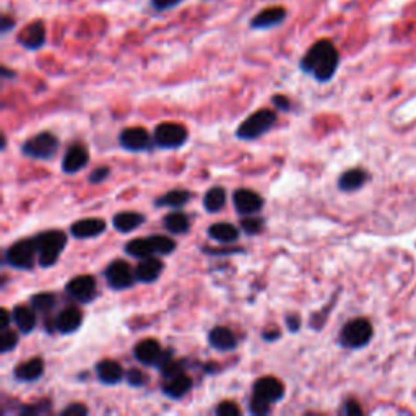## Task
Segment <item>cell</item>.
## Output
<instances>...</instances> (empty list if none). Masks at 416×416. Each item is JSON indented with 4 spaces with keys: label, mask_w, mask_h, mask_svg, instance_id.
<instances>
[{
    "label": "cell",
    "mask_w": 416,
    "mask_h": 416,
    "mask_svg": "<svg viewBox=\"0 0 416 416\" xmlns=\"http://www.w3.org/2000/svg\"><path fill=\"white\" fill-rule=\"evenodd\" d=\"M340 65V54L329 39H320L312 44L304 54L299 67L304 74L311 75L319 83H327L335 77Z\"/></svg>",
    "instance_id": "1"
},
{
    "label": "cell",
    "mask_w": 416,
    "mask_h": 416,
    "mask_svg": "<svg viewBox=\"0 0 416 416\" xmlns=\"http://www.w3.org/2000/svg\"><path fill=\"white\" fill-rule=\"evenodd\" d=\"M36 238L38 244V263L39 267L49 268L56 265L59 261L62 252L65 250L67 245V234L61 230H49L39 232Z\"/></svg>",
    "instance_id": "2"
},
{
    "label": "cell",
    "mask_w": 416,
    "mask_h": 416,
    "mask_svg": "<svg viewBox=\"0 0 416 416\" xmlns=\"http://www.w3.org/2000/svg\"><path fill=\"white\" fill-rule=\"evenodd\" d=\"M38 262V244L36 238L20 239L8 245L3 252V263L15 270L30 272Z\"/></svg>",
    "instance_id": "3"
},
{
    "label": "cell",
    "mask_w": 416,
    "mask_h": 416,
    "mask_svg": "<svg viewBox=\"0 0 416 416\" xmlns=\"http://www.w3.org/2000/svg\"><path fill=\"white\" fill-rule=\"evenodd\" d=\"M373 335V324L364 317H358V319L348 320L343 325L338 335V343L340 347L347 348V350H361V348L369 345Z\"/></svg>",
    "instance_id": "4"
},
{
    "label": "cell",
    "mask_w": 416,
    "mask_h": 416,
    "mask_svg": "<svg viewBox=\"0 0 416 416\" xmlns=\"http://www.w3.org/2000/svg\"><path fill=\"white\" fill-rule=\"evenodd\" d=\"M276 124V113L272 109H259L245 118L236 131V137L244 142H254L272 131Z\"/></svg>",
    "instance_id": "5"
},
{
    "label": "cell",
    "mask_w": 416,
    "mask_h": 416,
    "mask_svg": "<svg viewBox=\"0 0 416 416\" xmlns=\"http://www.w3.org/2000/svg\"><path fill=\"white\" fill-rule=\"evenodd\" d=\"M61 149L59 138L52 132H39L21 143V155L31 160H52Z\"/></svg>",
    "instance_id": "6"
},
{
    "label": "cell",
    "mask_w": 416,
    "mask_h": 416,
    "mask_svg": "<svg viewBox=\"0 0 416 416\" xmlns=\"http://www.w3.org/2000/svg\"><path fill=\"white\" fill-rule=\"evenodd\" d=\"M189 132L182 124L176 122H163L156 125L153 132L155 146L161 150H177L186 145Z\"/></svg>",
    "instance_id": "7"
},
{
    "label": "cell",
    "mask_w": 416,
    "mask_h": 416,
    "mask_svg": "<svg viewBox=\"0 0 416 416\" xmlns=\"http://www.w3.org/2000/svg\"><path fill=\"white\" fill-rule=\"evenodd\" d=\"M102 275H105L107 286L111 289H118V292L132 288L137 283L135 268H132L127 262L120 261V259H116V261L107 263Z\"/></svg>",
    "instance_id": "8"
},
{
    "label": "cell",
    "mask_w": 416,
    "mask_h": 416,
    "mask_svg": "<svg viewBox=\"0 0 416 416\" xmlns=\"http://www.w3.org/2000/svg\"><path fill=\"white\" fill-rule=\"evenodd\" d=\"M65 294L78 304H89L98 296L96 278L91 275H78L65 285Z\"/></svg>",
    "instance_id": "9"
},
{
    "label": "cell",
    "mask_w": 416,
    "mask_h": 416,
    "mask_svg": "<svg viewBox=\"0 0 416 416\" xmlns=\"http://www.w3.org/2000/svg\"><path fill=\"white\" fill-rule=\"evenodd\" d=\"M119 145L131 153H143L153 149L155 140L145 127H127L119 133Z\"/></svg>",
    "instance_id": "10"
},
{
    "label": "cell",
    "mask_w": 416,
    "mask_h": 416,
    "mask_svg": "<svg viewBox=\"0 0 416 416\" xmlns=\"http://www.w3.org/2000/svg\"><path fill=\"white\" fill-rule=\"evenodd\" d=\"M232 205L241 217H249V215H257L262 212L265 200L261 194L250 189H238L232 194Z\"/></svg>",
    "instance_id": "11"
},
{
    "label": "cell",
    "mask_w": 416,
    "mask_h": 416,
    "mask_svg": "<svg viewBox=\"0 0 416 416\" xmlns=\"http://www.w3.org/2000/svg\"><path fill=\"white\" fill-rule=\"evenodd\" d=\"M252 395L261 397L268 404H276V402L285 399V386L274 375H265V377L257 379L254 382Z\"/></svg>",
    "instance_id": "12"
},
{
    "label": "cell",
    "mask_w": 416,
    "mask_h": 416,
    "mask_svg": "<svg viewBox=\"0 0 416 416\" xmlns=\"http://www.w3.org/2000/svg\"><path fill=\"white\" fill-rule=\"evenodd\" d=\"M89 163V153L87 146L75 143L67 149L64 158H62V171L65 174H77L88 166Z\"/></svg>",
    "instance_id": "13"
},
{
    "label": "cell",
    "mask_w": 416,
    "mask_h": 416,
    "mask_svg": "<svg viewBox=\"0 0 416 416\" xmlns=\"http://www.w3.org/2000/svg\"><path fill=\"white\" fill-rule=\"evenodd\" d=\"M17 39L28 51H38L46 43V26H44L43 21L36 20L21 30Z\"/></svg>",
    "instance_id": "14"
},
{
    "label": "cell",
    "mask_w": 416,
    "mask_h": 416,
    "mask_svg": "<svg viewBox=\"0 0 416 416\" xmlns=\"http://www.w3.org/2000/svg\"><path fill=\"white\" fill-rule=\"evenodd\" d=\"M98 381L105 386H118L125 381V371L118 361L114 360H101L95 366Z\"/></svg>",
    "instance_id": "15"
},
{
    "label": "cell",
    "mask_w": 416,
    "mask_h": 416,
    "mask_svg": "<svg viewBox=\"0 0 416 416\" xmlns=\"http://www.w3.org/2000/svg\"><path fill=\"white\" fill-rule=\"evenodd\" d=\"M56 330L62 335L75 333L83 324V312L77 306H69L56 316Z\"/></svg>",
    "instance_id": "16"
},
{
    "label": "cell",
    "mask_w": 416,
    "mask_h": 416,
    "mask_svg": "<svg viewBox=\"0 0 416 416\" xmlns=\"http://www.w3.org/2000/svg\"><path fill=\"white\" fill-rule=\"evenodd\" d=\"M106 231V221L101 218H82L72 223L70 234L75 239H91L101 236Z\"/></svg>",
    "instance_id": "17"
},
{
    "label": "cell",
    "mask_w": 416,
    "mask_h": 416,
    "mask_svg": "<svg viewBox=\"0 0 416 416\" xmlns=\"http://www.w3.org/2000/svg\"><path fill=\"white\" fill-rule=\"evenodd\" d=\"M163 270H164V263L156 256L142 259V261L138 262V265L135 267L137 283H143V285L155 283V281L161 276V274H163Z\"/></svg>",
    "instance_id": "18"
},
{
    "label": "cell",
    "mask_w": 416,
    "mask_h": 416,
    "mask_svg": "<svg viewBox=\"0 0 416 416\" xmlns=\"http://www.w3.org/2000/svg\"><path fill=\"white\" fill-rule=\"evenodd\" d=\"M207 340L210 347L223 353L234 351L238 348V337L231 329L223 327V325H217V327L210 330Z\"/></svg>",
    "instance_id": "19"
},
{
    "label": "cell",
    "mask_w": 416,
    "mask_h": 416,
    "mask_svg": "<svg viewBox=\"0 0 416 416\" xmlns=\"http://www.w3.org/2000/svg\"><path fill=\"white\" fill-rule=\"evenodd\" d=\"M44 371H46V364L43 358H31L13 369V377L18 382H36L43 377Z\"/></svg>",
    "instance_id": "20"
},
{
    "label": "cell",
    "mask_w": 416,
    "mask_h": 416,
    "mask_svg": "<svg viewBox=\"0 0 416 416\" xmlns=\"http://www.w3.org/2000/svg\"><path fill=\"white\" fill-rule=\"evenodd\" d=\"M161 353H163V348L153 338L142 340L133 348V358H135L138 363L143 366H153V368L158 364Z\"/></svg>",
    "instance_id": "21"
},
{
    "label": "cell",
    "mask_w": 416,
    "mask_h": 416,
    "mask_svg": "<svg viewBox=\"0 0 416 416\" xmlns=\"http://www.w3.org/2000/svg\"><path fill=\"white\" fill-rule=\"evenodd\" d=\"M286 17V10L283 7H268L265 10L259 12L250 21V26L254 30H267L274 28L276 25L283 23Z\"/></svg>",
    "instance_id": "22"
},
{
    "label": "cell",
    "mask_w": 416,
    "mask_h": 416,
    "mask_svg": "<svg viewBox=\"0 0 416 416\" xmlns=\"http://www.w3.org/2000/svg\"><path fill=\"white\" fill-rule=\"evenodd\" d=\"M192 386H194V381H192L189 375L181 374L177 375V377L166 379L163 387H161V391H163L164 395L169 397V399L181 400L192 391Z\"/></svg>",
    "instance_id": "23"
},
{
    "label": "cell",
    "mask_w": 416,
    "mask_h": 416,
    "mask_svg": "<svg viewBox=\"0 0 416 416\" xmlns=\"http://www.w3.org/2000/svg\"><path fill=\"white\" fill-rule=\"evenodd\" d=\"M12 319L18 332L23 335H30L38 325V319H36V311L33 307L28 306H15L12 309Z\"/></svg>",
    "instance_id": "24"
},
{
    "label": "cell",
    "mask_w": 416,
    "mask_h": 416,
    "mask_svg": "<svg viewBox=\"0 0 416 416\" xmlns=\"http://www.w3.org/2000/svg\"><path fill=\"white\" fill-rule=\"evenodd\" d=\"M369 174L364 171V169L361 168H353L348 169L342 174V176L338 177V189L342 192H347V194H350V192H356L360 190L361 187H363L366 182H368Z\"/></svg>",
    "instance_id": "25"
},
{
    "label": "cell",
    "mask_w": 416,
    "mask_h": 416,
    "mask_svg": "<svg viewBox=\"0 0 416 416\" xmlns=\"http://www.w3.org/2000/svg\"><path fill=\"white\" fill-rule=\"evenodd\" d=\"M190 199H192V192L184 189H174L166 192V194H163L160 199H156L153 205L156 208L181 210L190 202Z\"/></svg>",
    "instance_id": "26"
},
{
    "label": "cell",
    "mask_w": 416,
    "mask_h": 416,
    "mask_svg": "<svg viewBox=\"0 0 416 416\" xmlns=\"http://www.w3.org/2000/svg\"><path fill=\"white\" fill-rule=\"evenodd\" d=\"M163 226L173 236L187 234L190 230V218L189 215L181 212V210H174V212L164 215Z\"/></svg>",
    "instance_id": "27"
},
{
    "label": "cell",
    "mask_w": 416,
    "mask_h": 416,
    "mask_svg": "<svg viewBox=\"0 0 416 416\" xmlns=\"http://www.w3.org/2000/svg\"><path fill=\"white\" fill-rule=\"evenodd\" d=\"M145 223V215L138 212H119L113 217V226L116 231L127 234L140 228Z\"/></svg>",
    "instance_id": "28"
},
{
    "label": "cell",
    "mask_w": 416,
    "mask_h": 416,
    "mask_svg": "<svg viewBox=\"0 0 416 416\" xmlns=\"http://www.w3.org/2000/svg\"><path fill=\"white\" fill-rule=\"evenodd\" d=\"M207 234L220 244H232L239 239V230L232 223H213L208 226Z\"/></svg>",
    "instance_id": "29"
},
{
    "label": "cell",
    "mask_w": 416,
    "mask_h": 416,
    "mask_svg": "<svg viewBox=\"0 0 416 416\" xmlns=\"http://www.w3.org/2000/svg\"><path fill=\"white\" fill-rule=\"evenodd\" d=\"M226 205V190L223 187H212L204 195V208L208 213L221 212Z\"/></svg>",
    "instance_id": "30"
},
{
    "label": "cell",
    "mask_w": 416,
    "mask_h": 416,
    "mask_svg": "<svg viewBox=\"0 0 416 416\" xmlns=\"http://www.w3.org/2000/svg\"><path fill=\"white\" fill-rule=\"evenodd\" d=\"M56 304H57V296L49 292L36 293L30 298V306L36 311V314H41V316L51 314V311L56 307Z\"/></svg>",
    "instance_id": "31"
},
{
    "label": "cell",
    "mask_w": 416,
    "mask_h": 416,
    "mask_svg": "<svg viewBox=\"0 0 416 416\" xmlns=\"http://www.w3.org/2000/svg\"><path fill=\"white\" fill-rule=\"evenodd\" d=\"M124 250H125V254H127V256H131L133 259H138V261L155 256L153 248H151L149 238H135V239L129 241V243L125 244Z\"/></svg>",
    "instance_id": "32"
},
{
    "label": "cell",
    "mask_w": 416,
    "mask_h": 416,
    "mask_svg": "<svg viewBox=\"0 0 416 416\" xmlns=\"http://www.w3.org/2000/svg\"><path fill=\"white\" fill-rule=\"evenodd\" d=\"M149 239L151 248H153L155 256H169V254H173L174 250H176V241L169 238V236L151 234L149 236Z\"/></svg>",
    "instance_id": "33"
},
{
    "label": "cell",
    "mask_w": 416,
    "mask_h": 416,
    "mask_svg": "<svg viewBox=\"0 0 416 416\" xmlns=\"http://www.w3.org/2000/svg\"><path fill=\"white\" fill-rule=\"evenodd\" d=\"M263 228H265V220L262 217L249 215V217H243V220H241V231L248 236L261 234Z\"/></svg>",
    "instance_id": "34"
},
{
    "label": "cell",
    "mask_w": 416,
    "mask_h": 416,
    "mask_svg": "<svg viewBox=\"0 0 416 416\" xmlns=\"http://www.w3.org/2000/svg\"><path fill=\"white\" fill-rule=\"evenodd\" d=\"M18 342H20V338H18V333L15 330H2V332H0V353L7 355V353L13 351L18 347Z\"/></svg>",
    "instance_id": "35"
},
{
    "label": "cell",
    "mask_w": 416,
    "mask_h": 416,
    "mask_svg": "<svg viewBox=\"0 0 416 416\" xmlns=\"http://www.w3.org/2000/svg\"><path fill=\"white\" fill-rule=\"evenodd\" d=\"M49 411H51V402L41 400V402H36V404L21 406L20 415L21 416H36V415L49 413Z\"/></svg>",
    "instance_id": "36"
},
{
    "label": "cell",
    "mask_w": 416,
    "mask_h": 416,
    "mask_svg": "<svg viewBox=\"0 0 416 416\" xmlns=\"http://www.w3.org/2000/svg\"><path fill=\"white\" fill-rule=\"evenodd\" d=\"M186 369H187L186 361L173 360L171 363L164 366L160 373H161V375H163L164 381H166V379H173V377H177V375H181V374H186Z\"/></svg>",
    "instance_id": "37"
},
{
    "label": "cell",
    "mask_w": 416,
    "mask_h": 416,
    "mask_svg": "<svg viewBox=\"0 0 416 416\" xmlns=\"http://www.w3.org/2000/svg\"><path fill=\"white\" fill-rule=\"evenodd\" d=\"M125 382L133 388H140L143 386H146L149 377H146V374H143V371L137 368H131L129 371H125Z\"/></svg>",
    "instance_id": "38"
},
{
    "label": "cell",
    "mask_w": 416,
    "mask_h": 416,
    "mask_svg": "<svg viewBox=\"0 0 416 416\" xmlns=\"http://www.w3.org/2000/svg\"><path fill=\"white\" fill-rule=\"evenodd\" d=\"M270 410H272V404H268V402L261 399V397L252 395V399H250V404H249L250 413L256 416H263L270 413Z\"/></svg>",
    "instance_id": "39"
},
{
    "label": "cell",
    "mask_w": 416,
    "mask_h": 416,
    "mask_svg": "<svg viewBox=\"0 0 416 416\" xmlns=\"http://www.w3.org/2000/svg\"><path fill=\"white\" fill-rule=\"evenodd\" d=\"M109 176H111L109 166H98L96 169H93V171L88 174V182L93 186H98V184H101V182H105Z\"/></svg>",
    "instance_id": "40"
},
{
    "label": "cell",
    "mask_w": 416,
    "mask_h": 416,
    "mask_svg": "<svg viewBox=\"0 0 416 416\" xmlns=\"http://www.w3.org/2000/svg\"><path fill=\"white\" fill-rule=\"evenodd\" d=\"M215 415L217 416H239L241 408L234 402H221L215 408Z\"/></svg>",
    "instance_id": "41"
},
{
    "label": "cell",
    "mask_w": 416,
    "mask_h": 416,
    "mask_svg": "<svg viewBox=\"0 0 416 416\" xmlns=\"http://www.w3.org/2000/svg\"><path fill=\"white\" fill-rule=\"evenodd\" d=\"M62 416H85L88 415V408L83 404H70L61 411Z\"/></svg>",
    "instance_id": "42"
},
{
    "label": "cell",
    "mask_w": 416,
    "mask_h": 416,
    "mask_svg": "<svg viewBox=\"0 0 416 416\" xmlns=\"http://www.w3.org/2000/svg\"><path fill=\"white\" fill-rule=\"evenodd\" d=\"M202 252L210 254V256H232V254H244V249H241V248H228V249L202 248Z\"/></svg>",
    "instance_id": "43"
},
{
    "label": "cell",
    "mask_w": 416,
    "mask_h": 416,
    "mask_svg": "<svg viewBox=\"0 0 416 416\" xmlns=\"http://www.w3.org/2000/svg\"><path fill=\"white\" fill-rule=\"evenodd\" d=\"M285 324H286V329H288L289 332L296 333L301 330V317H299L298 314H286Z\"/></svg>",
    "instance_id": "44"
},
{
    "label": "cell",
    "mask_w": 416,
    "mask_h": 416,
    "mask_svg": "<svg viewBox=\"0 0 416 416\" xmlns=\"http://www.w3.org/2000/svg\"><path fill=\"white\" fill-rule=\"evenodd\" d=\"M342 413L347 416H355V415H363V408H361L360 404H358L356 400H347L345 404H343Z\"/></svg>",
    "instance_id": "45"
},
{
    "label": "cell",
    "mask_w": 416,
    "mask_h": 416,
    "mask_svg": "<svg viewBox=\"0 0 416 416\" xmlns=\"http://www.w3.org/2000/svg\"><path fill=\"white\" fill-rule=\"evenodd\" d=\"M272 102H274V106L278 111H281V113H286V111L292 109V101H289L285 95H275L272 98Z\"/></svg>",
    "instance_id": "46"
},
{
    "label": "cell",
    "mask_w": 416,
    "mask_h": 416,
    "mask_svg": "<svg viewBox=\"0 0 416 416\" xmlns=\"http://www.w3.org/2000/svg\"><path fill=\"white\" fill-rule=\"evenodd\" d=\"M182 0H151V7L155 8V10H168V8L176 7L177 3H181Z\"/></svg>",
    "instance_id": "47"
},
{
    "label": "cell",
    "mask_w": 416,
    "mask_h": 416,
    "mask_svg": "<svg viewBox=\"0 0 416 416\" xmlns=\"http://www.w3.org/2000/svg\"><path fill=\"white\" fill-rule=\"evenodd\" d=\"M173 356H174V350H173V348H169V350H163V353H161V358H160L158 364H156V366H155V368L161 371V369H163V368H164V366H166V364H169V363H171V361L174 360V358H173Z\"/></svg>",
    "instance_id": "48"
},
{
    "label": "cell",
    "mask_w": 416,
    "mask_h": 416,
    "mask_svg": "<svg viewBox=\"0 0 416 416\" xmlns=\"http://www.w3.org/2000/svg\"><path fill=\"white\" fill-rule=\"evenodd\" d=\"M281 337V332L278 329H267L262 332V340L263 342H276Z\"/></svg>",
    "instance_id": "49"
},
{
    "label": "cell",
    "mask_w": 416,
    "mask_h": 416,
    "mask_svg": "<svg viewBox=\"0 0 416 416\" xmlns=\"http://www.w3.org/2000/svg\"><path fill=\"white\" fill-rule=\"evenodd\" d=\"M0 317H2V320H0V330L10 329V322H13L12 312H8L7 309H2L0 311Z\"/></svg>",
    "instance_id": "50"
},
{
    "label": "cell",
    "mask_w": 416,
    "mask_h": 416,
    "mask_svg": "<svg viewBox=\"0 0 416 416\" xmlns=\"http://www.w3.org/2000/svg\"><path fill=\"white\" fill-rule=\"evenodd\" d=\"M13 26H15V21H13V18H10L8 15L2 17V25H0V31H2V34H7L8 31L13 30Z\"/></svg>",
    "instance_id": "51"
},
{
    "label": "cell",
    "mask_w": 416,
    "mask_h": 416,
    "mask_svg": "<svg viewBox=\"0 0 416 416\" xmlns=\"http://www.w3.org/2000/svg\"><path fill=\"white\" fill-rule=\"evenodd\" d=\"M2 77L3 78H13V77H15V72L8 70L7 67H2Z\"/></svg>",
    "instance_id": "52"
}]
</instances>
